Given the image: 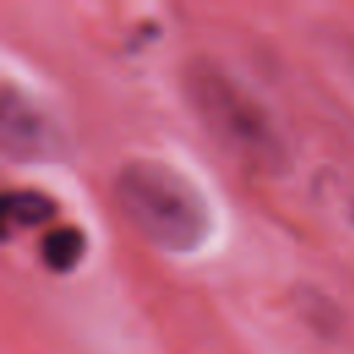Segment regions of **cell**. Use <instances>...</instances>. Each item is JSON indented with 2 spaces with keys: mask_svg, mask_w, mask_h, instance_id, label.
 <instances>
[{
  "mask_svg": "<svg viewBox=\"0 0 354 354\" xmlns=\"http://www.w3.org/2000/svg\"><path fill=\"white\" fill-rule=\"evenodd\" d=\"M183 97L210 141L246 171L282 177L290 169L285 130L268 105L210 58L183 69Z\"/></svg>",
  "mask_w": 354,
  "mask_h": 354,
  "instance_id": "1",
  "label": "cell"
},
{
  "mask_svg": "<svg viewBox=\"0 0 354 354\" xmlns=\"http://www.w3.org/2000/svg\"><path fill=\"white\" fill-rule=\"evenodd\" d=\"M122 216L158 249L191 252L210 232V210L199 188L174 166L130 158L113 174Z\"/></svg>",
  "mask_w": 354,
  "mask_h": 354,
  "instance_id": "2",
  "label": "cell"
},
{
  "mask_svg": "<svg viewBox=\"0 0 354 354\" xmlns=\"http://www.w3.org/2000/svg\"><path fill=\"white\" fill-rule=\"evenodd\" d=\"M0 149L8 160H53L64 152V136L41 105L6 86L0 94Z\"/></svg>",
  "mask_w": 354,
  "mask_h": 354,
  "instance_id": "3",
  "label": "cell"
},
{
  "mask_svg": "<svg viewBox=\"0 0 354 354\" xmlns=\"http://www.w3.org/2000/svg\"><path fill=\"white\" fill-rule=\"evenodd\" d=\"M86 238L77 227H55L41 241V257L53 271H69L83 257Z\"/></svg>",
  "mask_w": 354,
  "mask_h": 354,
  "instance_id": "4",
  "label": "cell"
},
{
  "mask_svg": "<svg viewBox=\"0 0 354 354\" xmlns=\"http://www.w3.org/2000/svg\"><path fill=\"white\" fill-rule=\"evenodd\" d=\"M55 213L50 196L39 194V191H14L6 196L3 202V216L6 224H19V227H33L47 221Z\"/></svg>",
  "mask_w": 354,
  "mask_h": 354,
  "instance_id": "5",
  "label": "cell"
}]
</instances>
